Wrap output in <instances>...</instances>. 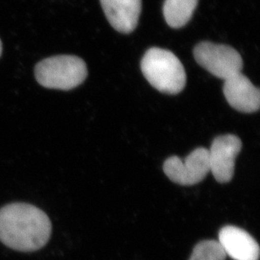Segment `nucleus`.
<instances>
[{"label": "nucleus", "mask_w": 260, "mask_h": 260, "mask_svg": "<svg viewBox=\"0 0 260 260\" xmlns=\"http://www.w3.org/2000/svg\"><path fill=\"white\" fill-rule=\"evenodd\" d=\"M52 224L47 214L25 203L8 205L0 210V241L21 252L38 250L47 244Z\"/></svg>", "instance_id": "obj_1"}, {"label": "nucleus", "mask_w": 260, "mask_h": 260, "mask_svg": "<svg viewBox=\"0 0 260 260\" xmlns=\"http://www.w3.org/2000/svg\"><path fill=\"white\" fill-rule=\"evenodd\" d=\"M109 23L117 31L128 34L137 27L142 0H101Z\"/></svg>", "instance_id": "obj_9"}, {"label": "nucleus", "mask_w": 260, "mask_h": 260, "mask_svg": "<svg viewBox=\"0 0 260 260\" xmlns=\"http://www.w3.org/2000/svg\"><path fill=\"white\" fill-rule=\"evenodd\" d=\"M88 75L86 64L76 56L61 55L40 61L35 76L41 85L47 88L70 90L84 83Z\"/></svg>", "instance_id": "obj_3"}, {"label": "nucleus", "mask_w": 260, "mask_h": 260, "mask_svg": "<svg viewBox=\"0 0 260 260\" xmlns=\"http://www.w3.org/2000/svg\"><path fill=\"white\" fill-rule=\"evenodd\" d=\"M208 149L198 147L184 160L177 156L168 158L164 164V172L174 183L194 185L202 182L210 172Z\"/></svg>", "instance_id": "obj_5"}, {"label": "nucleus", "mask_w": 260, "mask_h": 260, "mask_svg": "<svg viewBox=\"0 0 260 260\" xmlns=\"http://www.w3.org/2000/svg\"><path fill=\"white\" fill-rule=\"evenodd\" d=\"M242 141L237 136H219L208 149L210 172L219 183H229L234 175L236 157L242 150Z\"/></svg>", "instance_id": "obj_6"}, {"label": "nucleus", "mask_w": 260, "mask_h": 260, "mask_svg": "<svg viewBox=\"0 0 260 260\" xmlns=\"http://www.w3.org/2000/svg\"><path fill=\"white\" fill-rule=\"evenodd\" d=\"M1 53H2V42L0 41V56H1Z\"/></svg>", "instance_id": "obj_12"}, {"label": "nucleus", "mask_w": 260, "mask_h": 260, "mask_svg": "<svg viewBox=\"0 0 260 260\" xmlns=\"http://www.w3.org/2000/svg\"><path fill=\"white\" fill-rule=\"evenodd\" d=\"M218 243L226 255L234 260H258L259 246L247 232L234 226H226L219 232Z\"/></svg>", "instance_id": "obj_8"}, {"label": "nucleus", "mask_w": 260, "mask_h": 260, "mask_svg": "<svg viewBox=\"0 0 260 260\" xmlns=\"http://www.w3.org/2000/svg\"><path fill=\"white\" fill-rule=\"evenodd\" d=\"M198 0H165L164 15L170 27L179 29L189 22Z\"/></svg>", "instance_id": "obj_10"}, {"label": "nucleus", "mask_w": 260, "mask_h": 260, "mask_svg": "<svg viewBox=\"0 0 260 260\" xmlns=\"http://www.w3.org/2000/svg\"><path fill=\"white\" fill-rule=\"evenodd\" d=\"M194 57L203 69L224 80L240 74L243 69L240 53L226 45L201 42L194 47Z\"/></svg>", "instance_id": "obj_4"}, {"label": "nucleus", "mask_w": 260, "mask_h": 260, "mask_svg": "<svg viewBox=\"0 0 260 260\" xmlns=\"http://www.w3.org/2000/svg\"><path fill=\"white\" fill-rule=\"evenodd\" d=\"M143 75L153 88L162 93L176 94L186 84V74L179 59L169 50L152 47L142 61Z\"/></svg>", "instance_id": "obj_2"}, {"label": "nucleus", "mask_w": 260, "mask_h": 260, "mask_svg": "<svg viewBox=\"0 0 260 260\" xmlns=\"http://www.w3.org/2000/svg\"><path fill=\"white\" fill-rule=\"evenodd\" d=\"M226 258L218 241L205 240L194 247L189 260H225Z\"/></svg>", "instance_id": "obj_11"}, {"label": "nucleus", "mask_w": 260, "mask_h": 260, "mask_svg": "<svg viewBox=\"0 0 260 260\" xmlns=\"http://www.w3.org/2000/svg\"><path fill=\"white\" fill-rule=\"evenodd\" d=\"M223 93L229 105L237 111L253 113L259 109V89L241 73L225 80Z\"/></svg>", "instance_id": "obj_7"}]
</instances>
